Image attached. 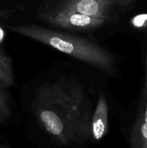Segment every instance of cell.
<instances>
[{"label": "cell", "instance_id": "obj_1", "mask_svg": "<svg viewBox=\"0 0 147 148\" xmlns=\"http://www.w3.org/2000/svg\"><path fill=\"white\" fill-rule=\"evenodd\" d=\"M35 114L46 132L63 145H83L91 140L92 110L85 90L76 81L59 79L42 85Z\"/></svg>", "mask_w": 147, "mask_h": 148}, {"label": "cell", "instance_id": "obj_2", "mask_svg": "<svg viewBox=\"0 0 147 148\" xmlns=\"http://www.w3.org/2000/svg\"><path fill=\"white\" fill-rule=\"evenodd\" d=\"M6 27L17 34L47 45L89 64L107 74L115 75V59L113 55L95 42L38 25H7Z\"/></svg>", "mask_w": 147, "mask_h": 148}, {"label": "cell", "instance_id": "obj_3", "mask_svg": "<svg viewBox=\"0 0 147 148\" xmlns=\"http://www.w3.org/2000/svg\"><path fill=\"white\" fill-rule=\"evenodd\" d=\"M40 17L46 23L53 27L74 31L95 30L109 22L105 19L92 17L71 10L49 7L42 10Z\"/></svg>", "mask_w": 147, "mask_h": 148}, {"label": "cell", "instance_id": "obj_4", "mask_svg": "<svg viewBox=\"0 0 147 148\" xmlns=\"http://www.w3.org/2000/svg\"><path fill=\"white\" fill-rule=\"evenodd\" d=\"M50 8L71 10L86 15L108 20L115 7L121 5L120 0H55Z\"/></svg>", "mask_w": 147, "mask_h": 148}, {"label": "cell", "instance_id": "obj_5", "mask_svg": "<svg viewBox=\"0 0 147 148\" xmlns=\"http://www.w3.org/2000/svg\"><path fill=\"white\" fill-rule=\"evenodd\" d=\"M108 101L102 93L99 95L96 108L92 114L91 122V140L97 143L105 137L108 132Z\"/></svg>", "mask_w": 147, "mask_h": 148}, {"label": "cell", "instance_id": "obj_6", "mask_svg": "<svg viewBox=\"0 0 147 148\" xmlns=\"http://www.w3.org/2000/svg\"><path fill=\"white\" fill-rule=\"evenodd\" d=\"M144 108L134 121L130 133V148H147V92Z\"/></svg>", "mask_w": 147, "mask_h": 148}, {"label": "cell", "instance_id": "obj_7", "mask_svg": "<svg viewBox=\"0 0 147 148\" xmlns=\"http://www.w3.org/2000/svg\"><path fill=\"white\" fill-rule=\"evenodd\" d=\"M0 84L10 87L14 85V75L11 59L0 49Z\"/></svg>", "mask_w": 147, "mask_h": 148}, {"label": "cell", "instance_id": "obj_8", "mask_svg": "<svg viewBox=\"0 0 147 148\" xmlns=\"http://www.w3.org/2000/svg\"><path fill=\"white\" fill-rule=\"evenodd\" d=\"M11 114L10 98L5 87L0 84V124L9 119Z\"/></svg>", "mask_w": 147, "mask_h": 148}, {"label": "cell", "instance_id": "obj_9", "mask_svg": "<svg viewBox=\"0 0 147 148\" xmlns=\"http://www.w3.org/2000/svg\"><path fill=\"white\" fill-rule=\"evenodd\" d=\"M12 14V10H2V9L0 8V19H7L9 17H10V15Z\"/></svg>", "mask_w": 147, "mask_h": 148}, {"label": "cell", "instance_id": "obj_10", "mask_svg": "<svg viewBox=\"0 0 147 148\" xmlns=\"http://www.w3.org/2000/svg\"><path fill=\"white\" fill-rule=\"evenodd\" d=\"M145 92H147V53L145 59Z\"/></svg>", "mask_w": 147, "mask_h": 148}, {"label": "cell", "instance_id": "obj_11", "mask_svg": "<svg viewBox=\"0 0 147 148\" xmlns=\"http://www.w3.org/2000/svg\"><path fill=\"white\" fill-rule=\"evenodd\" d=\"M134 0H120L121 5L122 6H128L133 2Z\"/></svg>", "mask_w": 147, "mask_h": 148}, {"label": "cell", "instance_id": "obj_12", "mask_svg": "<svg viewBox=\"0 0 147 148\" xmlns=\"http://www.w3.org/2000/svg\"><path fill=\"white\" fill-rule=\"evenodd\" d=\"M3 36H4V33H3L2 29H1V27H0V43H1V40H2Z\"/></svg>", "mask_w": 147, "mask_h": 148}, {"label": "cell", "instance_id": "obj_13", "mask_svg": "<svg viewBox=\"0 0 147 148\" xmlns=\"http://www.w3.org/2000/svg\"><path fill=\"white\" fill-rule=\"evenodd\" d=\"M0 148H8V147H4V145H0Z\"/></svg>", "mask_w": 147, "mask_h": 148}]
</instances>
